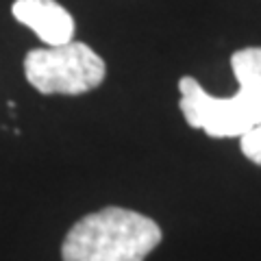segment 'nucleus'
Masks as SVG:
<instances>
[{"label": "nucleus", "instance_id": "nucleus-1", "mask_svg": "<svg viewBox=\"0 0 261 261\" xmlns=\"http://www.w3.org/2000/svg\"><path fill=\"white\" fill-rule=\"evenodd\" d=\"M231 68L240 83L238 94L216 98L192 76L178 81L181 111L187 124L209 137H244L261 124V48L250 46L233 53Z\"/></svg>", "mask_w": 261, "mask_h": 261}, {"label": "nucleus", "instance_id": "nucleus-2", "mask_svg": "<svg viewBox=\"0 0 261 261\" xmlns=\"http://www.w3.org/2000/svg\"><path fill=\"white\" fill-rule=\"evenodd\" d=\"M161 242L154 220L137 211L107 207L81 218L61 244L63 261H144Z\"/></svg>", "mask_w": 261, "mask_h": 261}, {"label": "nucleus", "instance_id": "nucleus-3", "mask_svg": "<svg viewBox=\"0 0 261 261\" xmlns=\"http://www.w3.org/2000/svg\"><path fill=\"white\" fill-rule=\"evenodd\" d=\"M105 72V61L83 42L35 48L24 59L27 81L42 94H85L102 83Z\"/></svg>", "mask_w": 261, "mask_h": 261}, {"label": "nucleus", "instance_id": "nucleus-4", "mask_svg": "<svg viewBox=\"0 0 261 261\" xmlns=\"http://www.w3.org/2000/svg\"><path fill=\"white\" fill-rule=\"evenodd\" d=\"M11 13L50 48L70 44L74 37V18L55 0H15Z\"/></svg>", "mask_w": 261, "mask_h": 261}, {"label": "nucleus", "instance_id": "nucleus-5", "mask_svg": "<svg viewBox=\"0 0 261 261\" xmlns=\"http://www.w3.org/2000/svg\"><path fill=\"white\" fill-rule=\"evenodd\" d=\"M240 148L244 152V157L261 166V124L248 130L244 137H240Z\"/></svg>", "mask_w": 261, "mask_h": 261}]
</instances>
